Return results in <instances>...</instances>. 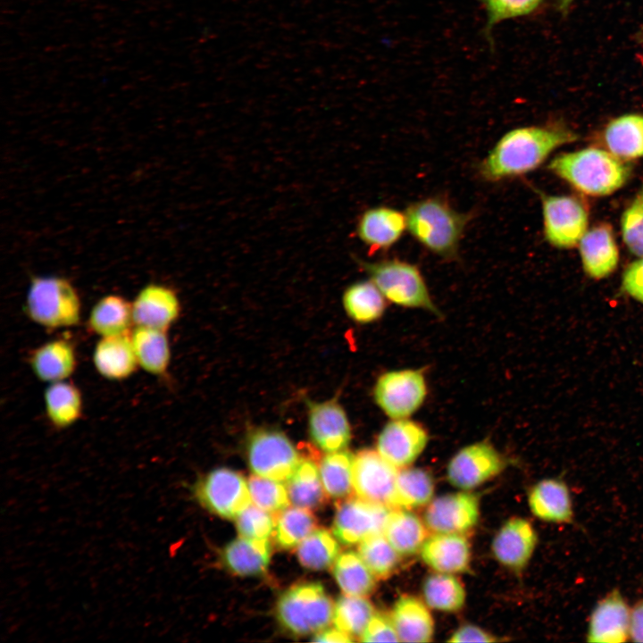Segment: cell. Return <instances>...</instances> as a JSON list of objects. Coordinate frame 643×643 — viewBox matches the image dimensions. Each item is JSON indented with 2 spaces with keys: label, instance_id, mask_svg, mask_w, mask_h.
<instances>
[{
  "label": "cell",
  "instance_id": "15",
  "mask_svg": "<svg viewBox=\"0 0 643 643\" xmlns=\"http://www.w3.org/2000/svg\"><path fill=\"white\" fill-rule=\"evenodd\" d=\"M428 441V431L420 422L409 418L391 419L379 433L376 450L400 469L411 465L423 452Z\"/></svg>",
  "mask_w": 643,
  "mask_h": 643
},
{
  "label": "cell",
  "instance_id": "48",
  "mask_svg": "<svg viewBox=\"0 0 643 643\" xmlns=\"http://www.w3.org/2000/svg\"><path fill=\"white\" fill-rule=\"evenodd\" d=\"M622 290L634 300L643 304V257L631 263L622 277Z\"/></svg>",
  "mask_w": 643,
  "mask_h": 643
},
{
  "label": "cell",
  "instance_id": "1",
  "mask_svg": "<svg viewBox=\"0 0 643 643\" xmlns=\"http://www.w3.org/2000/svg\"><path fill=\"white\" fill-rule=\"evenodd\" d=\"M577 135L547 126H524L504 133L477 166L479 177L498 183L538 168L556 147Z\"/></svg>",
  "mask_w": 643,
  "mask_h": 643
},
{
  "label": "cell",
  "instance_id": "21",
  "mask_svg": "<svg viewBox=\"0 0 643 643\" xmlns=\"http://www.w3.org/2000/svg\"><path fill=\"white\" fill-rule=\"evenodd\" d=\"M422 561L438 572H464L470 564L471 548L460 533H438L429 536L421 548Z\"/></svg>",
  "mask_w": 643,
  "mask_h": 643
},
{
  "label": "cell",
  "instance_id": "24",
  "mask_svg": "<svg viewBox=\"0 0 643 643\" xmlns=\"http://www.w3.org/2000/svg\"><path fill=\"white\" fill-rule=\"evenodd\" d=\"M580 253L583 269L590 278L604 279L617 267L618 247L612 230L606 224L586 231L580 240Z\"/></svg>",
  "mask_w": 643,
  "mask_h": 643
},
{
  "label": "cell",
  "instance_id": "50",
  "mask_svg": "<svg viewBox=\"0 0 643 643\" xmlns=\"http://www.w3.org/2000/svg\"><path fill=\"white\" fill-rule=\"evenodd\" d=\"M630 636L634 642H643V599L631 609Z\"/></svg>",
  "mask_w": 643,
  "mask_h": 643
},
{
  "label": "cell",
  "instance_id": "23",
  "mask_svg": "<svg viewBox=\"0 0 643 643\" xmlns=\"http://www.w3.org/2000/svg\"><path fill=\"white\" fill-rule=\"evenodd\" d=\"M528 504L530 512L539 520L555 523L573 521L570 491L562 480L548 478L537 482L530 489Z\"/></svg>",
  "mask_w": 643,
  "mask_h": 643
},
{
  "label": "cell",
  "instance_id": "6",
  "mask_svg": "<svg viewBox=\"0 0 643 643\" xmlns=\"http://www.w3.org/2000/svg\"><path fill=\"white\" fill-rule=\"evenodd\" d=\"M334 606L323 586L318 582L301 583L280 595L276 605L280 624L296 636L317 633L333 618Z\"/></svg>",
  "mask_w": 643,
  "mask_h": 643
},
{
  "label": "cell",
  "instance_id": "45",
  "mask_svg": "<svg viewBox=\"0 0 643 643\" xmlns=\"http://www.w3.org/2000/svg\"><path fill=\"white\" fill-rule=\"evenodd\" d=\"M238 533L245 538L268 539L275 528V515L249 505L236 518Z\"/></svg>",
  "mask_w": 643,
  "mask_h": 643
},
{
  "label": "cell",
  "instance_id": "8",
  "mask_svg": "<svg viewBox=\"0 0 643 643\" xmlns=\"http://www.w3.org/2000/svg\"><path fill=\"white\" fill-rule=\"evenodd\" d=\"M427 382L422 369H399L380 375L373 387V399L390 419L409 418L423 405Z\"/></svg>",
  "mask_w": 643,
  "mask_h": 643
},
{
  "label": "cell",
  "instance_id": "29",
  "mask_svg": "<svg viewBox=\"0 0 643 643\" xmlns=\"http://www.w3.org/2000/svg\"><path fill=\"white\" fill-rule=\"evenodd\" d=\"M88 328L100 338L128 334L134 325L131 303L119 295H107L92 307Z\"/></svg>",
  "mask_w": 643,
  "mask_h": 643
},
{
  "label": "cell",
  "instance_id": "19",
  "mask_svg": "<svg viewBox=\"0 0 643 643\" xmlns=\"http://www.w3.org/2000/svg\"><path fill=\"white\" fill-rule=\"evenodd\" d=\"M134 326L166 330L176 322L180 304L169 287L150 283L142 288L131 303Z\"/></svg>",
  "mask_w": 643,
  "mask_h": 643
},
{
  "label": "cell",
  "instance_id": "25",
  "mask_svg": "<svg viewBox=\"0 0 643 643\" xmlns=\"http://www.w3.org/2000/svg\"><path fill=\"white\" fill-rule=\"evenodd\" d=\"M390 617L399 641L422 643L432 639L433 618L426 605L417 597L401 596L395 602Z\"/></svg>",
  "mask_w": 643,
  "mask_h": 643
},
{
  "label": "cell",
  "instance_id": "36",
  "mask_svg": "<svg viewBox=\"0 0 643 643\" xmlns=\"http://www.w3.org/2000/svg\"><path fill=\"white\" fill-rule=\"evenodd\" d=\"M333 575L346 595L367 597L376 587L375 576L360 555L351 550L338 556L334 563Z\"/></svg>",
  "mask_w": 643,
  "mask_h": 643
},
{
  "label": "cell",
  "instance_id": "39",
  "mask_svg": "<svg viewBox=\"0 0 643 643\" xmlns=\"http://www.w3.org/2000/svg\"><path fill=\"white\" fill-rule=\"evenodd\" d=\"M317 526L318 521L311 510L287 507L275 514L276 544L282 549H291L314 531Z\"/></svg>",
  "mask_w": 643,
  "mask_h": 643
},
{
  "label": "cell",
  "instance_id": "3",
  "mask_svg": "<svg viewBox=\"0 0 643 643\" xmlns=\"http://www.w3.org/2000/svg\"><path fill=\"white\" fill-rule=\"evenodd\" d=\"M549 170L589 196H606L622 188L630 168L611 152L590 147L554 158Z\"/></svg>",
  "mask_w": 643,
  "mask_h": 643
},
{
  "label": "cell",
  "instance_id": "9",
  "mask_svg": "<svg viewBox=\"0 0 643 643\" xmlns=\"http://www.w3.org/2000/svg\"><path fill=\"white\" fill-rule=\"evenodd\" d=\"M246 456L255 474L279 481L287 480L302 459L288 436L266 428L250 431Z\"/></svg>",
  "mask_w": 643,
  "mask_h": 643
},
{
  "label": "cell",
  "instance_id": "26",
  "mask_svg": "<svg viewBox=\"0 0 643 643\" xmlns=\"http://www.w3.org/2000/svg\"><path fill=\"white\" fill-rule=\"evenodd\" d=\"M76 364L72 344L62 338L39 346L29 358V365L36 377L49 383L68 379L75 371Z\"/></svg>",
  "mask_w": 643,
  "mask_h": 643
},
{
  "label": "cell",
  "instance_id": "13",
  "mask_svg": "<svg viewBox=\"0 0 643 643\" xmlns=\"http://www.w3.org/2000/svg\"><path fill=\"white\" fill-rule=\"evenodd\" d=\"M398 468L377 450L363 449L354 455L353 488L356 497L393 508Z\"/></svg>",
  "mask_w": 643,
  "mask_h": 643
},
{
  "label": "cell",
  "instance_id": "41",
  "mask_svg": "<svg viewBox=\"0 0 643 643\" xmlns=\"http://www.w3.org/2000/svg\"><path fill=\"white\" fill-rule=\"evenodd\" d=\"M374 614L373 605L365 597L344 595L334 605L332 622L350 637L360 638Z\"/></svg>",
  "mask_w": 643,
  "mask_h": 643
},
{
  "label": "cell",
  "instance_id": "5",
  "mask_svg": "<svg viewBox=\"0 0 643 643\" xmlns=\"http://www.w3.org/2000/svg\"><path fill=\"white\" fill-rule=\"evenodd\" d=\"M28 316L48 329L68 328L80 321L81 304L74 286L58 276L34 277L25 301Z\"/></svg>",
  "mask_w": 643,
  "mask_h": 643
},
{
  "label": "cell",
  "instance_id": "51",
  "mask_svg": "<svg viewBox=\"0 0 643 643\" xmlns=\"http://www.w3.org/2000/svg\"><path fill=\"white\" fill-rule=\"evenodd\" d=\"M313 641H319V642H340V643H349L353 642L354 639L347 635V633L341 631L338 628L336 629H324L317 633H315L313 639Z\"/></svg>",
  "mask_w": 643,
  "mask_h": 643
},
{
  "label": "cell",
  "instance_id": "31",
  "mask_svg": "<svg viewBox=\"0 0 643 643\" xmlns=\"http://www.w3.org/2000/svg\"><path fill=\"white\" fill-rule=\"evenodd\" d=\"M44 403L49 422L57 429L73 425L82 413L80 390L70 381L50 383L44 392Z\"/></svg>",
  "mask_w": 643,
  "mask_h": 643
},
{
  "label": "cell",
  "instance_id": "40",
  "mask_svg": "<svg viewBox=\"0 0 643 643\" xmlns=\"http://www.w3.org/2000/svg\"><path fill=\"white\" fill-rule=\"evenodd\" d=\"M338 554V540L326 529H316L296 549L301 565L313 571L328 569L336 562Z\"/></svg>",
  "mask_w": 643,
  "mask_h": 643
},
{
  "label": "cell",
  "instance_id": "52",
  "mask_svg": "<svg viewBox=\"0 0 643 643\" xmlns=\"http://www.w3.org/2000/svg\"><path fill=\"white\" fill-rule=\"evenodd\" d=\"M572 2V0H560L559 8L564 13Z\"/></svg>",
  "mask_w": 643,
  "mask_h": 643
},
{
  "label": "cell",
  "instance_id": "4",
  "mask_svg": "<svg viewBox=\"0 0 643 643\" xmlns=\"http://www.w3.org/2000/svg\"><path fill=\"white\" fill-rule=\"evenodd\" d=\"M356 263L388 301L405 308L420 309L436 317H442L415 263L399 258L372 262L357 258Z\"/></svg>",
  "mask_w": 643,
  "mask_h": 643
},
{
  "label": "cell",
  "instance_id": "14",
  "mask_svg": "<svg viewBox=\"0 0 643 643\" xmlns=\"http://www.w3.org/2000/svg\"><path fill=\"white\" fill-rule=\"evenodd\" d=\"M480 517L478 497L467 491L439 496L425 511L424 522L433 533H460L472 530Z\"/></svg>",
  "mask_w": 643,
  "mask_h": 643
},
{
  "label": "cell",
  "instance_id": "18",
  "mask_svg": "<svg viewBox=\"0 0 643 643\" xmlns=\"http://www.w3.org/2000/svg\"><path fill=\"white\" fill-rule=\"evenodd\" d=\"M630 609L621 592L614 589L594 606L589 617L586 640L594 643H622L630 638Z\"/></svg>",
  "mask_w": 643,
  "mask_h": 643
},
{
  "label": "cell",
  "instance_id": "34",
  "mask_svg": "<svg viewBox=\"0 0 643 643\" xmlns=\"http://www.w3.org/2000/svg\"><path fill=\"white\" fill-rule=\"evenodd\" d=\"M386 300L370 280L351 284L343 294V305L347 315L362 324L380 320L386 310Z\"/></svg>",
  "mask_w": 643,
  "mask_h": 643
},
{
  "label": "cell",
  "instance_id": "35",
  "mask_svg": "<svg viewBox=\"0 0 643 643\" xmlns=\"http://www.w3.org/2000/svg\"><path fill=\"white\" fill-rule=\"evenodd\" d=\"M434 480L430 472L422 468L398 469L393 508H416L428 505L433 498Z\"/></svg>",
  "mask_w": 643,
  "mask_h": 643
},
{
  "label": "cell",
  "instance_id": "12",
  "mask_svg": "<svg viewBox=\"0 0 643 643\" xmlns=\"http://www.w3.org/2000/svg\"><path fill=\"white\" fill-rule=\"evenodd\" d=\"M505 461L497 448L483 440L461 448L451 458L447 480L454 487L470 490L499 474Z\"/></svg>",
  "mask_w": 643,
  "mask_h": 643
},
{
  "label": "cell",
  "instance_id": "46",
  "mask_svg": "<svg viewBox=\"0 0 643 643\" xmlns=\"http://www.w3.org/2000/svg\"><path fill=\"white\" fill-rule=\"evenodd\" d=\"M622 232L629 250L643 257V188L622 213Z\"/></svg>",
  "mask_w": 643,
  "mask_h": 643
},
{
  "label": "cell",
  "instance_id": "32",
  "mask_svg": "<svg viewBox=\"0 0 643 643\" xmlns=\"http://www.w3.org/2000/svg\"><path fill=\"white\" fill-rule=\"evenodd\" d=\"M287 490L290 502L309 510L322 507L327 502L319 466L311 459L302 458L287 480Z\"/></svg>",
  "mask_w": 643,
  "mask_h": 643
},
{
  "label": "cell",
  "instance_id": "42",
  "mask_svg": "<svg viewBox=\"0 0 643 643\" xmlns=\"http://www.w3.org/2000/svg\"><path fill=\"white\" fill-rule=\"evenodd\" d=\"M358 554L378 580L387 579L393 573L400 556L383 533L362 540L358 546Z\"/></svg>",
  "mask_w": 643,
  "mask_h": 643
},
{
  "label": "cell",
  "instance_id": "47",
  "mask_svg": "<svg viewBox=\"0 0 643 643\" xmlns=\"http://www.w3.org/2000/svg\"><path fill=\"white\" fill-rule=\"evenodd\" d=\"M359 640L362 642H398L399 638L391 617L384 614L375 612L365 630L360 636Z\"/></svg>",
  "mask_w": 643,
  "mask_h": 643
},
{
  "label": "cell",
  "instance_id": "44",
  "mask_svg": "<svg viewBox=\"0 0 643 643\" xmlns=\"http://www.w3.org/2000/svg\"><path fill=\"white\" fill-rule=\"evenodd\" d=\"M483 5L487 20L485 35L492 42V29L505 20L525 16L535 12L543 0H478Z\"/></svg>",
  "mask_w": 643,
  "mask_h": 643
},
{
  "label": "cell",
  "instance_id": "37",
  "mask_svg": "<svg viewBox=\"0 0 643 643\" xmlns=\"http://www.w3.org/2000/svg\"><path fill=\"white\" fill-rule=\"evenodd\" d=\"M354 455L346 451L328 453L320 462L319 472L328 497L341 500L351 497Z\"/></svg>",
  "mask_w": 643,
  "mask_h": 643
},
{
  "label": "cell",
  "instance_id": "7",
  "mask_svg": "<svg viewBox=\"0 0 643 643\" xmlns=\"http://www.w3.org/2000/svg\"><path fill=\"white\" fill-rule=\"evenodd\" d=\"M191 494L202 507L226 519L237 518L252 501L244 477L229 468H217L199 477Z\"/></svg>",
  "mask_w": 643,
  "mask_h": 643
},
{
  "label": "cell",
  "instance_id": "33",
  "mask_svg": "<svg viewBox=\"0 0 643 643\" xmlns=\"http://www.w3.org/2000/svg\"><path fill=\"white\" fill-rule=\"evenodd\" d=\"M604 138L609 151L619 158L643 156V116L626 114L613 120Z\"/></svg>",
  "mask_w": 643,
  "mask_h": 643
},
{
  "label": "cell",
  "instance_id": "10",
  "mask_svg": "<svg viewBox=\"0 0 643 643\" xmlns=\"http://www.w3.org/2000/svg\"><path fill=\"white\" fill-rule=\"evenodd\" d=\"M543 230L546 239L558 248L574 246L588 227V213L576 198L542 196Z\"/></svg>",
  "mask_w": 643,
  "mask_h": 643
},
{
  "label": "cell",
  "instance_id": "17",
  "mask_svg": "<svg viewBox=\"0 0 643 643\" xmlns=\"http://www.w3.org/2000/svg\"><path fill=\"white\" fill-rule=\"evenodd\" d=\"M308 431L313 443L326 453L345 450L351 440V426L341 405L335 399L307 401Z\"/></svg>",
  "mask_w": 643,
  "mask_h": 643
},
{
  "label": "cell",
  "instance_id": "20",
  "mask_svg": "<svg viewBox=\"0 0 643 643\" xmlns=\"http://www.w3.org/2000/svg\"><path fill=\"white\" fill-rule=\"evenodd\" d=\"M538 543V535L526 519L512 517L506 521L492 541L495 558L503 565L522 570L530 562Z\"/></svg>",
  "mask_w": 643,
  "mask_h": 643
},
{
  "label": "cell",
  "instance_id": "16",
  "mask_svg": "<svg viewBox=\"0 0 643 643\" xmlns=\"http://www.w3.org/2000/svg\"><path fill=\"white\" fill-rule=\"evenodd\" d=\"M407 231L405 212L388 205L365 209L358 217L355 234L370 255L388 252Z\"/></svg>",
  "mask_w": 643,
  "mask_h": 643
},
{
  "label": "cell",
  "instance_id": "28",
  "mask_svg": "<svg viewBox=\"0 0 643 643\" xmlns=\"http://www.w3.org/2000/svg\"><path fill=\"white\" fill-rule=\"evenodd\" d=\"M428 528L415 514L406 508L389 511L383 534L400 555H412L421 551L428 536Z\"/></svg>",
  "mask_w": 643,
  "mask_h": 643
},
{
  "label": "cell",
  "instance_id": "22",
  "mask_svg": "<svg viewBox=\"0 0 643 643\" xmlns=\"http://www.w3.org/2000/svg\"><path fill=\"white\" fill-rule=\"evenodd\" d=\"M130 333L103 337L95 346L92 360L102 377L121 380L129 378L136 371L138 363Z\"/></svg>",
  "mask_w": 643,
  "mask_h": 643
},
{
  "label": "cell",
  "instance_id": "2",
  "mask_svg": "<svg viewBox=\"0 0 643 643\" xmlns=\"http://www.w3.org/2000/svg\"><path fill=\"white\" fill-rule=\"evenodd\" d=\"M405 213L407 232L422 248L447 262L459 257L472 212H460L446 197L435 195L410 203Z\"/></svg>",
  "mask_w": 643,
  "mask_h": 643
},
{
  "label": "cell",
  "instance_id": "49",
  "mask_svg": "<svg viewBox=\"0 0 643 643\" xmlns=\"http://www.w3.org/2000/svg\"><path fill=\"white\" fill-rule=\"evenodd\" d=\"M491 634L473 624L459 627L447 639L448 642H495Z\"/></svg>",
  "mask_w": 643,
  "mask_h": 643
},
{
  "label": "cell",
  "instance_id": "38",
  "mask_svg": "<svg viewBox=\"0 0 643 643\" xmlns=\"http://www.w3.org/2000/svg\"><path fill=\"white\" fill-rule=\"evenodd\" d=\"M422 595L428 606L443 612L459 611L466 597L464 588L456 577L438 572L424 580Z\"/></svg>",
  "mask_w": 643,
  "mask_h": 643
},
{
  "label": "cell",
  "instance_id": "43",
  "mask_svg": "<svg viewBox=\"0 0 643 643\" xmlns=\"http://www.w3.org/2000/svg\"><path fill=\"white\" fill-rule=\"evenodd\" d=\"M252 502L273 514L288 507L290 500L287 488L279 480L252 475L247 480Z\"/></svg>",
  "mask_w": 643,
  "mask_h": 643
},
{
  "label": "cell",
  "instance_id": "30",
  "mask_svg": "<svg viewBox=\"0 0 643 643\" xmlns=\"http://www.w3.org/2000/svg\"><path fill=\"white\" fill-rule=\"evenodd\" d=\"M130 336L138 366L152 375L163 374L171 360L166 330L135 326Z\"/></svg>",
  "mask_w": 643,
  "mask_h": 643
},
{
  "label": "cell",
  "instance_id": "27",
  "mask_svg": "<svg viewBox=\"0 0 643 643\" xmlns=\"http://www.w3.org/2000/svg\"><path fill=\"white\" fill-rule=\"evenodd\" d=\"M271 547L269 539L242 537L230 541L222 550L221 560L231 572L240 576L263 573L270 564Z\"/></svg>",
  "mask_w": 643,
  "mask_h": 643
},
{
  "label": "cell",
  "instance_id": "11",
  "mask_svg": "<svg viewBox=\"0 0 643 643\" xmlns=\"http://www.w3.org/2000/svg\"><path fill=\"white\" fill-rule=\"evenodd\" d=\"M391 508L348 497L338 502L332 525L336 539L346 546L359 544L364 539L383 533Z\"/></svg>",
  "mask_w": 643,
  "mask_h": 643
}]
</instances>
